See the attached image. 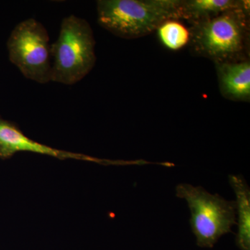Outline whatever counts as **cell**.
<instances>
[{"instance_id":"10","label":"cell","mask_w":250,"mask_h":250,"mask_svg":"<svg viewBox=\"0 0 250 250\" xmlns=\"http://www.w3.org/2000/svg\"><path fill=\"white\" fill-rule=\"evenodd\" d=\"M156 31L163 45L172 51L183 48L190 41V31L180 22V20H167L159 26Z\"/></svg>"},{"instance_id":"9","label":"cell","mask_w":250,"mask_h":250,"mask_svg":"<svg viewBox=\"0 0 250 250\" xmlns=\"http://www.w3.org/2000/svg\"><path fill=\"white\" fill-rule=\"evenodd\" d=\"M243 0H181V19L190 24L214 18L229 10L243 7Z\"/></svg>"},{"instance_id":"4","label":"cell","mask_w":250,"mask_h":250,"mask_svg":"<svg viewBox=\"0 0 250 250\" xmlns=\"http://www.w3.org/2000/svg\"><path fill=\"white\" fill-rule=\"evenodd\" d=\"M175 192L176 196L185 200L188 206L190 227L197 246L213 248L222 236L232 232L231 228L237 225L235 201L189 184H179Z\"/></svg>"},{"instance_id":"7","label":"cell","mask_w":250,"mask_h":250,"mask_svg":"<svg viewBox=\"0 0 250 250\" xmlns=\"http://www.w3.org/2000/svg\"><path fill=\"white\" fill-rule=\"evenodd\" d=\"M219 88L224 98L236 102H250V62L248 60L215 63Z\"/></svg>"},{"instance_id":"2","label":"cell","mask_w":250,"mask_h":250,"mask_svg":"<svg viewBox=\"0 0 250 250\" xmlns=\"http://www.w3.org/2000/svg\"><path fill=\"white\" fill-rule=\"evenodd\" d=\"M180 5L181 0H99L98 21L118 37L139 39L167 20H181Z\"/></svg>"},{"instance_id":"5","label":"cell","mask_w":250,"mask_h":250,"mask_svg":"<svg viewBox=\"0 0 250 250\" xmlns=\"http://www.w3.org/2000/svg\"><path fill=\"white\" fill-rule=\"evenodd\" d=\"M10 61L28 80L51 82L52 54L48 32L34 18L23 21L11 31L7 41Z\"/></svg>"},{"instance_id":"3","label":"cell","mask_w":250,"mask_h":250,"mask_svg":"<svg viewBox=\"0 0 250 250\" xmlns=\"http://www.w3.org/2000/svg\"><path fill=\"white\" fill-rule=\"evenodd\" d=\"M93 29L84 19L63 18L57 41L51 45V82L72 85L80 82L96 62Z\"/></svg>"},{"instance_id":"8","label":"cell","mask_w":250,"mask_h":250,"mask_svg":"<svg viewBox=\"0 0 250 250\" xmlns=\"http://www.w3.org/2000/svg\"><path fill=\"white\" fill-rule=\"evenodd\" d=\"M229 182L236 195L238 233L236 246L241 250H250V189L241 175L229 176Z\"/></svg>"},{"instance_id":"6","label":"cell","mask_w":250,"mask_h":250,"mask_svg":"<svg viewBox=\"0 0 250 250\" xmlns=\"http://www.w3.org/2000/svg\"><path fill=\"white\" fill-rule=\"evenodd\" d=\"M29 152L57 158L60 160L89 161L103 165L124 166V161H111L67 151L61 150L29 139L13 122L0 118V159L6 160L17 152Z\"/></svg>"},{"instance_id":"1","label":"cell","mask_w":250,"mask_h":250,"mask_svg":"<svg viewBox=\"0 0 250 250\" xmlns=\"http://www.w3.org/2000/svg\"><path fill=\"white\" fill-rule=\"evenodd\" d=\"M250 1L243 7L192 24L189 45L192 53L215 63L248 60Z\"/></svg>"}]
</instances>
